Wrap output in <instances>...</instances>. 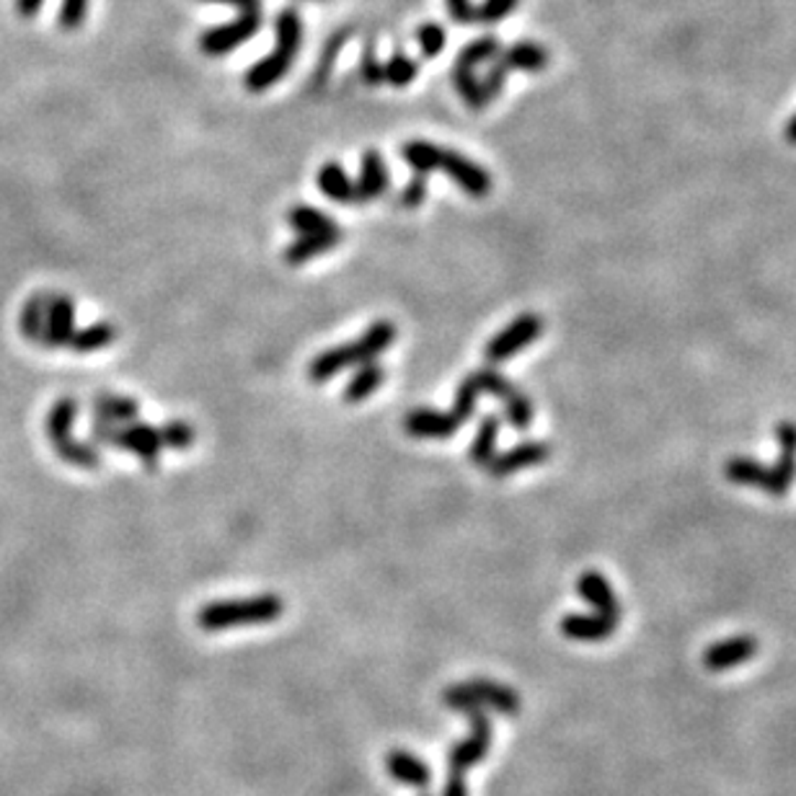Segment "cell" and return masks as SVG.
<instances>
[{
    "mask_svg": "<svg viewBox=\"0 0 796 796\" xmlns=\"http://www.w3.org/2000/svg\"><path fill=\"white\" fill-rule=\"evenodd\" d=\"M473 375H476L478 386H482L484 394L494 396L502 407H505V417L513 430H517V432L530 430L533 404L513 380H507L505 375H502L499 370H494V367H482V370H476Z\"/></svg>",
    "mask_w": 796,
    "mask_h": 796,
    "instance_id": "obj_6",
    "label": "cell"
},
{
    "mask_svg": "<svg viewBox=\"0 0 796 796\" xmlns=\"http://www.w3.org/2000/svg\"><path fill=\"white\" fill-rule=\"evenodd\" d=\"M205 3H223L244 13V11H259L261 0H205Z\"/></svg>",
    "mask_w": 796,
    "mask_h": 796,
    "instance_id": "obj_45",
    "label": "cell"
},
{
    "mask_svg": "<svg viewBox=\"0 0 796 796\" xmlns=\"http://www.w3.org/2000/svg\"><path fill=\"white\" fill-rule=\"evenodd\" d=\"M359 75H363V80L367 86L386 84V80H383V63L375 57L373 50H367L363 55V63H359Z\"/></svg>",
    "mask_w": 796,
    "mask_h": 796,
    "instance_id": "obj_41",
    "label": "cell"
},
{
    "mask_svg": "<svg viewBox=\"0 0 796 796\" xmlns=\"http://www.w3.org/2000/svg\"><path fill=\"white\" fill-rule=\"evenodd\" d=\"M396 336L398 329L394 321H375L357 342L340 344V347H332L321 352L319 357H313V363L308 365V380H311L313 386H324V383L332 380L334 375H340L342 370H349V367H359L365 363H378V357L396 342Z\"/></svg>",
    "mask_w": 796,
    "mask_h": 796,
    "instance_id": "obj_2",
    "label": "cell"
},
{
    "mask_svg": "<svg viewBox=\"0 0 796 796\" xmlns=\"http://www.w3.org/2000/svg\"><path fill=\"white\" fill-rule=\"evenodd\" d=\"M548 50L544 47V44H536V42H515L509 44V47H505L499 52V60L497 63L505 67L507 73H540L546 71L548 65Z\"/></svg>",
    "mask_w": 796,
    "mask_h": 796,
    "instance_id": "obj_21",
    "label": "cell"
},
{
    "mask_svg": "<svg viewBox=\"0 0 796 796\" xmlns=\"http://www.w3.org/2000/svg\"><path fill=\"white\" fill-rule=\"evenodd\" d=\"M417 42H419V50H422L424 57H438L442 55V50H445V29H442L440 24H432V21H427V24H422L417 29Z\"/></svg>",
    "mask_w": 796,
    "mask_h": 796,
    "instance_id": "obj_37",
    "label": "cell"
},
{
    "mask_svg": "<svg viewBox=\"0 0 796 796\" xmlns=\"http://www.w3.org/2000/svg\"><path fill=\"white\" fill-rule=\"evenodd\" d=\"M450 19L458 21V24H471L473 21V3L471 0H445Z\"/></svg>",
    "mask_w": 796,
    "mask_h": 796,
    "instance_id": "obj_42",
    "label": "cell"
},
{
    "mask_svg": "<svg viewBox=\"0 0 796 796\" xmlns=\"http://www.w3.org/2000/svg\"><path fill=\"white\" fill-rule=\"evenodd\" d=\"M275 34H277V50L269 52L267 57H261L259 63H254L249 71H246L244 75L246 92L261 94L267 92V88H272L275 84H280L284 75H288L292 60H295L300 52V42H303V21H300L298 11L292 9L282 11L275 21Z\"/></svg>",
    "mask_w": 796,
    "mask_h": 796,
    "instance_id": "obj_3",
    "label": "cell"
},
{
    "mask_svg": "<svg viewBox=\"0 0 796 796\" xmlns=\"http://www.w3.org/2000/svg\"><path fill=\"white\" fill-rule=\"evenodd\" d=\"M288 223L292 230L300 233V236H303V233H329V230L340 228V223L332 220L326 213H321V209L308 207V205L290 207Z\"/></svg>",
    "mask_w": 796,
    "mask_h": 796,
    "instance_id": "obj_30",
    "label": "cell"
},
{
    "mask_svg": "<svg viewBox=\"0 0 796 796\" xmlns=\"http://www.w3.org/2000/svg\"><path fill=\"white\" fill-rule=\"evenodd\" d=\"M342 238H344L342 228L329 230V233H303V236L295 238V241L284 249L282 257L288 265H305V261H311L315 257H321V254L336 249V246L342 244Z\"/></svg>",
    "mask_w": 796,
    "mask_h": 796,
    "instance_id": "obj_20",
    "label": "cell"
},
{
    "mask_svg": "<svg viewBox=\"0 0 796 796\" xmlns=\"http://www.w3.org/2000/svg\"><path fill=\"white\" fill-rule=\"evenodd\" d=\"M453 84H455V92L461 94V99L469 104L471 111H484L486 109L490 99L484 96L482 78H476V73H473L471 67L455 65L453 67Z\"/></svg>",
    "mask_w": 796,
    "mask_h": 796,
    "instance_id": "obj_31",
    "label": "cell"
},
{
    "mask_svg": "<svg viewBox=\"0 0 796 796\" xmlns=\"http://www.w3.org/2000/svg\"><path fill=\"white\" fill-rule=\"evenodd\" d=\"M517 6H520V0H482L478 6H473V21H478V24H499Z\"/></svg>",
    "mask_w": 796,
    "mask_h": 796,
    "instance_id": "obj_36",
    "label": "cell"
},
{
    "mask_svg": "<svg viewBox=\"0 0 796 796\" xmlns=\"http://www.w3.org/2000/svg\"><path fill=\"white\" fill-rule=\"evenodd\" d=\"M88 3H92V0H63L57 13L60 29H63V32H75V29L84 26L88 17Z\"/></svg>",
    "mask_w": 796,
    "mask_h": 796,
    "instance_id": "obj_38",
    "label": "cell"
},
{
    "mask_svg": "<svg viewBox=\"0 0 796 796\" xmlns=\"http://www.w3.org/2000/svg\"><path fill=\"white\" fill-rule=\"evenodd\" d=\"M50 292H34L32 298L21 305L19 313V332L26 342L42 344L44 340V315H47Z\"/></svg>",
    "mask_w": 796,
    "mask_h": 796,
    "instance_id": "obj_26",
    "label": "cell"
},
{
    "mask_svg": "<svg viewBox=\"0 0 796 796\" xmlns=\"http://www.w3.org/2000/svg\"><path fill=\"white\" fill-rule=\"evenodd\" d=\"M499 430L502 422L497 415H486L482 422H478V430L473 434L469 458L473 465H490L492 458L497 455V440H499Z\"/></svg>",
    "mask_w": 796,
    "mask_h": 796,
    "instance_id": "obj_25",
    "label": "cell"
},
{
    "mask_svg": "<svg viewBox=\"0 0 796 796\" xmlns=\"http://www.w3.org/2000/svg\"><path fill=\"white\" fill-rule=\"evenodd\" d=\"M315 182H319V190L324 192V197L340 202V205H357L355 182H352L342 163L336 161L324 163L319 176H315Z\"/></svg>",
    "mask_w": 796,
    "mask_h": 796,
    "instance_id": "obj_23",
    "label": "cell"
},
{
    "mask_svg": "<svg viewBox=\"0 0 796 796\" xmlns=\"http://www.w3.org/2000/svg\"><path fill=\"white\" fill-rule=\"evenodd\" d=\"M784 135H786V140H788V142H794V146H796V115L792 117V122H788V125H786V130H784Z\"/></svg>",
    "mask_w": 796,
    "mask_h": 796,
    "instance_id": "obj_46",
    "label": "cell"
},
{
    "mask_svg": "<svg viewBox=\"0 0 796 796\" xmlns=\"http://www.w3.org/2000/svg\"><path fill=\"white\" fill-rule=\"evenodd\" d=\"M386 380V370L378 363H365L355 367V375H352L347 386H344V404H363L370 398L375 390L383 386Z\"/></svg>",
    "mask_w": 796,
    "mask_h": 796,
    "instance_id": "obj_24",
    "label": "cell"
},
{
    "mask_svg": "<svg viewBox=\"0 0 796 796\" xmlns=\"http://www.w3.org/2000/svg\"><path fill=\"white\" fill-rule=\"evenodd\" d=\"M427 200V176H415L411 182L404 186L401 194H398V205L407 207V209H415L422 205V202Z\"/></svg>",
    "mask_w": 796,
    "mask_h": 796,
    "instance_id": "obj_39",
    "label": "cell"
},
{
    "mask_svg": "<svg viewBox=\"0 0 796 796\" xmlns=\"http://www.w3.org/2000/svg\"><path fill=\"white\" fill-rule=\"evenodd\" d=\"M755 655H757L755 636H732V639L711 644V647L703 652V665L709 667L711 673H724L742 663H750Z\"/></svg>",
    "mask_w": 796,
    "mask_h": 796,
    "instance_id": "obj_15",
    "label": "cell"
},
{
    "mask_svg": "<svg viewBox=\"0 0 796 796\" xmlns=\"http://www.w3.org/2000/svg\"><path fill=\"white\" fill-rule=\"evenodd\" d=\"M465 717L471 719V734L463 742H455L448 753V771L463 773V776L473 765L482 763L492 747V719L486 709L471 711Z\"/></svg>",
    "mask_w": 796,
    "mask_h": 796,
    "instance_id": "obj_9",
    "label": "cell"
},
{
    "mask_svg": "<svg viewBox=\"0 0 796 796\" xmlns=\"http://www.w3.org/2000/svg\"><path fill=\"white\" fill-rule=\"evenodd\" d=\"M544 329L546 324L538 313L517 315L513 324H507L497 336H492L490 344H486L484 355L492 365L507 363V359H513L517 352L530 347V344L544 334Z\"/></svg>",
    "mask_w": 796,
    "mask_h": 796,
    "instance_id": "obj_8",
    "label": "cell"
},
{
    "mask_svg": "<svg viewBox=\"0 0 796 796\" xmlns=\"http://www.w3.org/2000/svg\"><path fill=\"white\" fill-rule=\"evenodd\" d=\"M776 438L781 445L776 465H763L755 458H732L724 465L727 478L732 484L755 486V490L773 494V497H784L796 478V424L781 422L776 427Z\"/></svg>",
    "mask_w": 796,
    "mask_h": 796,
    "instance_id": "obj_1",
    "label": "cell"
},
{
    "mask_svg": "<svg viewBox=\"0 0 796 796\" xmlns=\"http://www.w3.org/2000/svg\"><path fill=\"white\" fill-rule=\"evenodd\" d=\"M548 458H551V445H548V442L528 440L515 445L513 450H507V453L494 455L492 463L486 465V471H490L492 478H507L525 469H536V465L546 463Z\"/></svg>",
    "mask_w": 796,
    "mask_h": 796,
    "instance_id": "obj_11",
    "label": "cell"
},
{
    "mask_svg": "<svg viewBox=\"0 0 796 796\" xmlns=\"http://www.w3.org/2000/svg\"><path fill=\"white\" fill-rule=\"evenodd\" d=\"M422 796H427V794H422Z\"/></svg>",
    "mask_w": 796,
    "mask_h": 796,
    "instance_id": "obj_47",
    "label": "cell"
},
{
    "mask_svg": "<svg viewBox=\"0 0 796 796\" xmlns=\"http://www.w3.org/2000/svg\"><path fill=\"white\" fill-rule=\"evenodd\" d=\"M577 592L588 600V603L595 607V613L605 615V618L621 621V605L611 584L600 572H584L580 580H577Z\"/></svg>",
    "mask_w": 796,
    "mask_h": 796,
    "instance_id": "obj_19",
    "label": "cell"
},
{
    "mask_svg": "<svg viewBox=\"0 0 796 796\" xmlns=\"http://www.w3.org/2000/svg\"><path fill=\"white\" fill-rule=\"evenodd\" d=\"M115 342H117V329L111 324H104L101 321V324L75 329L71 342H67V347H71L73 352H78V355H86V352L107 349Z\"/></svg>",
    "mask_w": 796,
    "mask_h": 796,
    "instance_id": "obj_28",
    "label": "cell"
},
{
    "mask_svg": "<svg viewBox=\"0 0 796 796\" xmlns=\"http://www.w3.org/2000/svg\"><path fill=\"white\" fill-rule=\"evenodd\" d=\"M440 171L453 179V182L473 200H484L486 194L492 192L490 171H486L484 166H478V163L471 161V158L455 153V150L442 148Z\"/></svg>",
    "mask_w": 796,
    "mask_h": 796,
    "instance_id": "obj_10",
    "label": "cell"
},
{
    "mask_svg": "<svg viewBox=\"0 0 796 796\" xmlns=\"http://www.w3.org/2000/svg\"><path fill=\"white\" fill-rule=\"evenodd\" d=\"M461 686L469 690V693L476 698L484 709H492L497 713H505V717H517L523 709V698L515 693L509 686H502L497 680L490 678H473L469 682H461Z\"/></svg>",
    "mask_w": 796,
    "mask_h": 796,
    "instance_id": "obj_16",
    "label": "cell"
},
{
    "mask_svg": "<svg viewBox=\"0 0 796 796\" xmlns=\"http://www.w3.org/2000/svg\"><path fill=\"white\" fill-rule=\"evenodd\" d=\"M13 6H17V13H19L21 19H34L36 13L42 11L44 0H17V3H13Z\"/></svg>",
    "mask_w": 796,
    "mask_h": 796,
    "instance_id": "obj_44",
    "label": "cell"
},
{
    "mask_svg": "<svg viewBox=\"0 0 796 796\" xmlns=\"http://www.w3.org/2000/svg\"><path fill=\"white\" fill-rule=\"evenodd\" d=\"M261 29V13L259 11H244L233 21H225L220 26L207 29L200 36V52L207 57H223L230 55L233 50L241 47L251 36H257Z\"/></svg>",
    "mask_w": 796,
    "mask_h": 796,
    "instance_id": "obj_7",
    "label": "cell"
},
{
    "mask_svg": "<svg viewBox=\"0 0 796 796\" xmlns=\"http://www.w3.org/2000/svg\"><path fill=\"white\" fill-rule=\"evenodd\" d=\"M158 434H161V445L171 450H186L194 445V427L190 422H182V419H171L163 427H158Z\"/></svg>",
    "mask_w": 796,
    "mask_h": 796,
    "instance_id": "obj_35",
    "label": "cell"
},
{
    "mask_svg": "<svg viewBox=\"0 0 796 796\" xmlns=\"http://www.w3.org/2000/svg\"><path fill=\"white\" fill-rule=\"evenodd\" d=\"M440 155H442V148L434 146V142H427V140H411L401 148V158L409 163L411 171H417L419 176H427V174H432V171H438Z\"/></svg>",
    "mask_w": 796,
    "mask_h": 796,
    "instance_id": "obj_29",
    "label": "cell"
},
{
    "mask_svg": "<svg viewBox=\"0 0 796 796\" xmlns=\"http://www.w3.org/2000/svg\"><path fill=\"white\" fill-rule=\"evenodd\" d=\"M94 417L109 419V422H115V424H130V422H138L140 407H138V401L130 396L101 394L94 398Z\"/></svg>",
    "mask_w": 796,
    "mask_h": 796,
    "instance_id": "obj_27",
    "label": "cell"
},
{
    "mask_svg": "<svg viewBox=\"0 0 796 796\" xmlns=\"http://www.w3.org/2000/svg\"><path fill=\"white\" fill-rule=\"evenodd\" d=\"M507 75H509V73H507L505 67H502L499 63H494V65L490 67V73H486L484 78H482V88H484L486 99L494 101V99H497V96H502V92H505V84H507Z\"/></svg>",
    "mask_w": 796,
    "mask_h": 796,
    "instance_id": "obj_40",
    "label": "cell"
},
{
    "mask_svg": "<svg viewBox=\"0 0 796 796\" xmlns=\"http://www.w3.org/2000/svg\"><path fill=\"white\" fill-rule=\"evenodd\" d=\"M559 628H561V634L572 642H605L615 634L618 621L605 618V615H600V613H592V615L572 613L559 623Z\"/></svg>",
    "mask_w": 796,
    "mask_h": 796,
    "instance_id": "obj_18",
    "label": "cell"
},
{
    "mask_svg": "<svg viewBox=\"0 0 796 796\" xmlns=\"http://www.w3.org/2000/svg\"><path fill=\"white\" fill-rule=\"evenodd\" d=\"M419 75L417 60H411L407 52H394L388 63H383V80L394 88H407L415 84Z\"/></svg>",
    "mask_w": 796,
    "mask_h": 796,
    "instance_id": "obj_32",
    "label": "cell"
},
{
    "mask_svg": "<svg viewBox=\"0 0 796 796\" xmlns=\"http://www.w3.org/2000/svg\"><path fill=\"white\" fill-rule=\"evenodd\" d=\"M386 768L390 773V778L401 781V784L415 786V788H424L430 786L432 781V771L422 757L407 753V750H390L386 755Z\"/></svg>",
    "mask_w": 796,
    "mask_h": 796,
    "instance_id": "obj_22",
    "label": "cell"
},
{
    "mask_svg": "<svg viewBox=\"0 0 796 796\" xmlns=\"http://www.w3.org/2000/svg\"><path fill=\"white\" fill-rule=\"evenodd\" d=\"M75 332V305L63 292H50L47 315H44V340L42 347L57 349L67 347Z\"/></svg>",
    "mask_w": 796,
    "mask_h": 796,
    "instance_id": "obj_13",
    "label": "cell"
},
{
    "mask_svg": "<svg viewBox=\"0 0 796 796\" xmlns=\"http://www.w3.org/2000/svg\"><path fill=\"white\" fill-rule=\"evenodd\" d=\"M75 417H78V401L73 396L57 398L52 404L47 415V438L55 448V453L63 458L67 465H75V469H99L101 465V453L99 448L92 445V442H80L73 438V424Z\"/></svg>",
    "mask_w": 796,
    "mask_h": 796,
    "instance_id": "obj_5",
    "label": "cell"
},
{
    "mask_svg": "<svg viewBox=\"0 0 796 796\" xmlns=\"http://www.w3.org/2000/svg\"><path fill=\"white\" fill-rule=\"evenodd\" d=\"M390 176H388V166L383 161V155L378 150H365L363 161H359V176L355 182L357 190V205H365V202L378 200L383 194L388 192Z\"/></svg>",
    "mask_w": 796,
    "mask_h": 796,
    "instance_id": "obj_17",
    "label": "cell"
},
{
    "mask_svg": "<svg viewBox=\"0 0 796 796\" xmlns=\"http://www.w3.org/2000/svg\"><path fill=\"white\" fill-rule=\"evenodd\" d=\"M463 422L453 411H434V409H415L404 419V430L411 438L422 440H448L463 430Z\"/></svg>",
    "mask_w": 796,
    "mask_h": 796,
    "instance_id": "obj_14",
    "label": "cell"
},
{
    "mask_svg": "<svg viewBox=\"0 0 796 796\" xmlns=\"http://www.w3.org/2000/svg\"><path fill=\"white\" fill-rule=\"evenodd\" d=\"M284 613V603L280 595H254L238 600H217L207 603L197 613V623L202 631H228L241 626H259V623H272Z\"/></svg>",
    "mask_w": 796,
    "mask_h": 796,
    "instance_id": "obj_4",
    "label": "cell"
},
{
    "mask_svg": "<svg viewBox=\"0 0 796 796\" xmlns=\"http://www.w3.org/2000/svg\"><path fill=\"white\" fill-rule=\"evenodd\" d=\"M442 796H469V788H465V778H463V773H453V771H448L445 792H442Z\"/></svg>",
    "mask_w": 796,
    "mask_h": 796,
    "instance_id": "obj_43",
    "label": "cell"
},
{
    "mask_svg": "<svg viewBox=\"0 0 796 796\" xmlns=\"http://www.w3.org/2000/svg\"><path fill=\"white\" fill-rule=\"evenodd\" d=\"M478 396H484L482 386H478L476 375H469V378L461 380V386L455 388V398H453V415L461 419V422L465 424L469 419L473 417V411H476V404H478Z\"/></svg>",
    "mask_w": 796,
    "mask_h": 796,
    "instance_id": "obj_34",
    "label": "cell"
},
{
    "mask_svg": "<svg viewBox=\"0 0 796 796\" xmlns=\"http://www.w3.org/2000/svg\"><path fill=\"white\" fill-rule=\"evenodd\" d=\"M115 448L130 450L142 461L146 469H155L158 461H161V434H158V427L142 424V422H130L119 424L115 434Z\"/></svg>",
    "mask_w": 796,
    "mask_h": 796,
    "instance_id": "obj_12",
    "label": "cell"
},
{
    "mask_svg": "<svg viewBox=\"0 0 796 796\" xmlns=\"http://www.w3.org/2000/svg\"><path fill=\"white\" fill-rule=\"evenodd\" d=\"M502 52V44L497 36H482V40H473L465 44V47L461 50V55H458L455 65H463V67H471V71H476L478 65L482 63H490V60H494Z\"/></svg>",
    "mask_w": 796,
    "mask_h": 796,
    "instance_id": "obj_33",
    "label": "cell"
}]
</instances>
